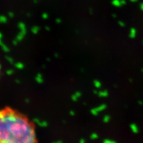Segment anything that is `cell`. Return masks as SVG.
I'll return each instance as SVG.
<instances>
[{
	"label": "cell",
	"mask_w": 143,
	"mask_h": 143,
	"mask_svg": "<svg viewBox=\"0 0 143 143\" xmlns=\"http://www.w3.org/2000/svg\"><path fill=\"white\" fill-rule=\"evenodd\" d=\"M0 143H37L35 123L15 109H0Z\"/></svg>",
	"instance_id": "obj_1"
},
{
	"label": "cell",
	"mask_w": 143,
	"mask_h": 143,
	"mask_svg": "<svg viewBox=\"0 0 143 143\" xmlns=\"http://www.w3.org/2000/svg\"><path fill=\"white\" fill-rule=\"evenodd\" d=\"M111 4L115 7H121L127 4V1L126 0H112Z\"/></svg>",
	"instance_id": "obj_2"
},
{
	"label": "cell",
	"mask_w": 143,
	"mask_h": 143,
	"mask_svg": "<svg viewBox=\"0 0 143 143\" xmlns=\"http://www.w3.org/2000/svg\"><path fill=\"white\" fill-rule=\"evenodd\" d=\"M136 35H137V31L135 28L134 27H132V28L130 29L129 30V37L130 38H135L136 37Z\"/></svg>",
	"instance_id": "obj_3"
},
{
	"label": "cell",
	"mask_w": 143,
	"mask_h": 143,
	"mask_svg": "<svg viewBox=\"0 0 143 143\" xmlns=\"http://www.w3.org/2000/svg\"><path fill=\"white\" fill-rule=\"evenodd\" d=\"M118 25H119L121 27H125V23L123 21H118Z\"/></svg>",
	"instance_id": "obj_4"
},
{
	"label": "cell",
	"mask_w": 143,
	"mask_h": 143,
	"mask_svg": "<svg viewBox=\"0 0 143 143\" xmlns=\"http://www.w3.org/2000/svg\"><path fill=\"white\" fill-rule=\"evenodd\" d=\"M139 8H140V11H143V2H142V3L140 4Z\"/></svg>",
	"instance_id": "obj_5"
},
{
	"label": "cell",
	"mask_w": 143,
	"mask_h": 143,
	"mask_svg": "<svg viewBox=\"0 0 143 143\" xmlns=\"http://www.w3.org/2000/svg\"><path fill=\"white\" fill-rule=\"evenodd\" d=\"M129 1L131 2H132V3H136L138 0H129Z\"/></svg>",
	"instance_id": "obj_6"
},
{
	"label": "cell",
	"mask_w": 143,
	"mask_h": 143,
	"mask_svg": "<svg viewBox=\"0 0 143 143\" xmlns=\"http://www.w3.org/2000/svg\"><path fill=\"white\" fill-rule=\"evenodd\" d=\"M112 15H113V18H116L117 17V14H115V13H114V14H113Z\"/></svg>",
	"instance_id": "obj_7"
},
{
	"label": "cell",
	"mask_w": 143,
	"mask_h": 143,
	"mask_svg": "<svg viewBox=\"0 0 143 143\" xmlns=\"http://www.w3.org/2000/svg\"><path fill=\"white\" fill-rule=\"evenodd\" d=\"M142 43H143V42H142Z\"/></svg>",
	"instance_id": "obj_8"
}]
</instances>
